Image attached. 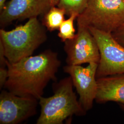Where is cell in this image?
<instances>
[{"label":"cell","mask_w":124,"mask_h":124,"mask_svg":"<svg viewBox=\"0 0 124 124\" xmlns=\"http://www.w3.org/2000/svg\"><path fill=\"white\" fill-rule=\"evenodd\" d=\"M61 64L58 53L50 49L16 62L7 60L8 75L4 87L15 95L39 100L49 81L56 80Z\"/></svg>","instance_id":"obj_1"},{"label":"cell","mask_w":124,"mask_h":124,"mask_svg":"<svg viewBox=\"0 0 124 124\" xmlns=\"http://www.w3.org/2000/svg\"><path fill=\"white\" fill-rule=\"evenodd\" d=\"M44 25L37 17L29 19L20 25L7 31L0 30V42L3 45L8 61L14 63L32 56L34 51L46 40Z\"/></svg>","instance_id":"obj_2"},{"label":"cell","mask_w":124,"mask_h":124,"mask_svg":"<svg viewBox=\"0 0 124 124\" xmlns=\"http://www.w3.org/2000/svg\"><path fill=\"white\" fill-rule=\"evenodd\" d=\"M70 76L61 80L54 86L53 96L39 99L40 116L37 124H62L74 115H85L86 112L81 106L74 90Z\"/></svg>","instance_id":"obj_3"},{"label":"cell","mask_w":124,"mask_h":124,"mask_svg":"<svg viewBox=\"0 0 124 124\" xmlns=\"http://www.w3.org/2000/svg\"><path fill=\"white\" fill-rule=\"evenodd\" d=\"M77 22L112 34L124 24V0H89Z\"/></svg>","instance_id":"obj_4"},{"label":"cell","mask_w":124,"mask_h":124,"mask_svg":"<svg viewBox=\"0 0 124 124\" xmlns=\"http://www.w3.org/2000/svg\"><path fill=\"white\" fill-rule=\"evenodd\" d=\"M96 40L100 53L97 79L124 74V46L109 33L89 28Z\"/></svg>","instance_id":"obj_5"},{"label":"cell","mask_w":124,"mask_h":124,"mask_svg":"<svg viewBox=\"0 0 124 124\" xmlns=\"http://www.w3.org/2000/svg\"><path fill=\"white\" fill-rule=\"evenodd\" d=\"M74 38L65 41L64 50L67 65H80L83 63H98L100 53L97 42L88 28L77 25Z\"/></svg>","instance_id":"obj_6"},{"label":"cell","mask_w":124,"mask_h":124,"mask_svg":"<svg viewBox=\"0 0 124 124\" xmlns=\"http://www.w3.org/2000/svg\"><path fill=\"white\" fill-rule=\"evenodd\" d=\"M38 100L2 90L0 95V124H19L35 115Z\"/></svg>","instance_id":"obj_7"},{"label":"cell","mask_w":124,"mask_h":124,"mask_svg":"<svg viewBox=\"0 0 124 124\" xmlns=\"http://www.w3.org/2000/svg\"><path fill=\"white\" fill-rule=\"evenodd\" d=\"M98 66V63H90L85 67L67 65L63 68L64 72L70 76L79 95V101L85 112L93 108L97 93L96 73Z\"/></svg>","instance_id":"obj_8"},{"label":"cell","mask_w":124,"mask_h":124,"mask_svg":"<svg viewBox=\"0 0 124 124\" xmlns=\"http://www.w3.org/2000/svg\"><path fill=\"white\" fill-rule=\"evenodd\" d=\"M51 7L50 0H11L0 12V25L4 28L16 20L37 17Z\"/></svg>","instance_id":"obj_9"},{"label":"cell","mask_w":124,"mask_h":124,"mask_svg":"<svg viewBox=\"0 0 124 124\" xmlns=\"http://www.w3.org/2000/svg\"><path fill=\"white\" fill-rule=\"evenodd\" d=\"M98 103L115 102L124 104V74L111 75L97 79Z\"/></svg>","instance_id":"obj_10"},{"label":"cell","mask_w":124,"mask_h":124,"mask_svg":"<svg viewBox=\"0 0 124 124\" xmlns=\"http://www.w3.org/2000/svg\"><path fill=\"white\" fill-rule=\"evenodd\" d=\"M42 24L50 31L58 30L62 23L65 20V11L61 8L52 7L44 14Z\"/></svg>","instance_id":"obj_11"},{"label":"cell","mask_w":124,"mask_h":124,"mask_svg":"<svg viewBox=\"0 0 124 124\" xmlns=\"http://www.w3.org/2000/svg\"><path fill=\"white\" fill-rule=\"evenodd\" d=\"M89 0H60L57 6L63 9L69 16L75 13L79 15L86 8Z\"/></svg>","instance_id":"obj_12"},{"label":"cell","mask_w":124,"mask_h":124,"mask_svg":"<svg viewBox=\"0 0 124 124\" xmlns=\"http://www.w3.org/2000/svg\"><path fill=\"white\" fill-rule=\"evenodd\" d=\"M78 16L75 13L72 14L69 18L64 20L60 26L58 36L62 42H64L67 40H71L75 36L76 34L74 23Z\"/></svg>","instance_id":"obj_13"},{"label":"cell","mask_w":124,"mask_h":124,"mask_svg":"<svg viewBox=\"0 0 124 124\" xmlns=\"http://www.w3.org/2000/svg\"><path fill=\"white\" fill-rule=\"evenodd\" d=\"M112 34L115 40L124 46V24Z\"/></svg>","instance_id":"obj_14"},{"label":"cell","mask_w":124,"mask_h":124,"mask_svg":"<svg viewBox=\"0 0 124 124\" xmlns=\"http://www.w3.org/2000/svg\"><path fill=\"white\" fill-rule=\"evenodd\" d=\"M8 70L7 67H0V89L4 86L5 83L8 78Z\"/></svg>","instance_id":"obj_15"},{"label":"cell","mask_w":124,"mask_h":124,"mask_svg":"<svg viewBox=\"0 0 124 124\" xmlns=\"http://www.w3.org/2000/svg\"><path fill=\"white\" fill-rule=\"evenodd\" d=\"M8 59L6 57L3 45L0 42V67H7V61Z\"/></svg>","instance_id":"obj_16"},{"label":"cell","mask_w":124,"mask_h":124,"mask_svg":"<svg viewBox=\"0 0 124 124\" xmlns=\"http://www.w3.org/2000/svg\"><path fill=\"white\" fill-rule=\"evenodd\" d=\"M7 0H0V12L4 9L5 6L6 5L5 2Z\"/></svg>","instance_id":"obj_17"},{"label":"cell","mask_w":124,"mask_h":124,"mask_svg":"<svg viewBox=\"0 0 124 124\" xmlns=\"http://www.w3.org/2000/svg\"><path fill=\"white\" fill-rule=\"evenodd\" d=\"M60 0H50L52 7L57 6Z\"/></svg>","instance_id":"obj_18"},{"label":"cell","mask_w":124,"mask_h":124,"mask_svg":"<svg viewBox=\"0 0 124 124\" xmlns=\"http://www.w3.org/2000/svg\"><path fill=\"white\" fill-rule=\"evenodd\" d=\"M120 106L124 111V104H120Z\"/></svg>","instance_id":"obj_19"}]
</instances>
